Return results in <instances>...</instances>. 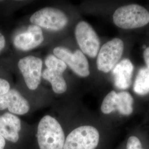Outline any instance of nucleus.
Returning <instances> with one entry per match:
<instances>
[{"label": "nucleus", "instance_id": "obj_1", "mask_svg": "<svg viewBox=\"0 0 149 149\" xmlns=\"http://www.w3.org/2000/svg\"><path fill=\"white\" fill-rule=\"evenodd\" d=\"M40 149H63L65 141L64 130L59 122L47 115L38 124L37 133Z\"/></svg>", "mask_w": 149, "mask_h": 149}, {"label": "nucleus", "instance_id": "obj_4", "mask_svg": "<svg viewBox=\"0 0 149 149\" xmlns=\"http://www.w3.org/2000/svg\"><path fill=\"white\" fill-rule=\"evenodd\" d=\"M33 25L53 31H58L65 27L68 18L63 11L53 7H45L36 12L30 18Z\"/></svg>", "mask_w": 149, "mask_h": 149}, {"label": "nucleus", "instance_id": "obj_17", "mask_svg": "<svg viewBox=\"0 0 149 149\" xmlns=\"http://www.w3.org/2000/svg\"><path fill=\"white\" fill-rule=\"evenodd\" d=\"M45 64L47 69L55 70L64 73L67 69V65L63 60L54 55H49L45 60Z\"/></svg>", "mask_w": 149, "mask_h": 149}, {"label": "nucleus", "instance_id": "obj_14", "mask_svg": "<svg viewBox=\"0 0 149 149\" xmlns=\"http://www.w3.org/2000/svg\"><path fill=\"white\" fill-rule=\"evenodd\" d=\"M134 92L139 95H145L149 93V70L143 68L139 70L134 85Z\"/></svg>", "mask_w": 149, "mask_h": 149}, {"label": "nucleus", "instance_id": "obj_15", "mask_svg": "<svg viewBox=\"0 0 149 149\" xmlns=\"http://www.w3.org/2000/svg\"><path fill=\"white\" fill-rule=\"evenodd\" d=\"M133 98L127 92H120L117 93L116 98V110L120 114L129 116L133 111Z\"/></svg>", "mask_w": 149, "mask_h": 149}, {"label": "nucleus", "instance_id": "obj_3", "mask_svg": "<svg viewBox=\"0 0 149 149\" xmlns=\"http://www.w3.org/2000/svg\"><path fill=\"white\" fill-rule=\"evenodd\" d=\"M98 130L91 125L75 128L65 138L63 149H96L100 141Z\"/></svg>", "mask_w": 149, "mask_h": 149}, {"label": "nucleus", "instance_id": "obj_13", "mask_svg": "<svg viewBox=\"0 0 149 149\" xmlns=\"http://www.w3.org/2000/svg\"><path fill=\"white\" fill-rule=\"evenodd\" d=\"M63 74L57 70L46 69L42 75L43 79L51 84L53 90L57 94H62L67 90V84Z\"/></svg>", "mask_w": 149, "mask_h": 149}, {"label": "nucleus", "instance_id": "obj_19", "mask_svg": "<svg viewBox=\"0 0 149 149\" xmlns=\"http://www.w3.org/2000/svg\"><path fill=\"white\" fill-rule=\"evenodd\" d=\"M10 90V85L7 81L0 78V97L4 95Z\"/></svg>", "mask_w": 149, "mask_h": 149}, {"label": "nucleus", "instance_id": "obj_12", "mask_svg": "<svg viewBox=\"0 0 149 149\" xmlns=\"http://www.w3.org/2000/svg\"><path fill=\"white\" fill-rule=\"evenodd\" d=\"M133 64L128 59H123L113 69L114 84L118 88L125 90L131 85L133 72Z\"/></svg>", "mask_w": 149, "mask_h": 149}, {"label": "nucleus", "instance_id": "obj_7", "mask_svg": "<svg viewBox=\"0 0 149 149\" xmlns=\"http://www.w3.org/2000/svg\"><path fill=\"white\" fill-rule=\"evenodd\" d=\"M54 55L63 60L76 74L85 77L90 74L89 64L85 55L80 50L72 53L69 49L64 47H56L53 50Z\"/></svg>", "mask_w": 149, "mask_h": 149}, {"label": "nucleus", "instance_id": "obj_22", "mask_svg": "<svg viewBox=\"0 0 149 149\" xmlns=\"http://www.w3.org/2000/svg\"><path fill=\"white\" fill-rule=\"evenodd\" d=\"M6 144V141L0 135V149H5Z\"/></svg>", "mask_w": 149, "mask_h": 149}, {"label": "nucleus", "instance_id": "obj_21", "mask_svg": "<svg viewBox=\"0 0 149 149\" xmlns=\"http://www.w3.org/2000/svg\"><path fill=\"white\" fill-rule=\"evenodd\" d=\"M6 45V40L3 35L0 32V53L5 48Z\"/></svg>", "mask_w": 149, "mask_h": 149}, {"label": "nucleus", "instance_id": "obj_6", "mask_svg": "<svg viewBox=\"0 0 149 149\" xmlns=\"http://www.w3.org/2000/svg\"><path fill=\"white\" fill-rule=\"evenodd\" d=\"M74 34L82 52L91 58H95L100 49V40L90 24L86 22H80L76 26Z\"/></svg>", "mask_w": 149, "mask_h": 149}, {"label": "nucleus", "instance_id": "obj_20", "mask_svg": "<svg viewBox=\"0 0 149 149\" xmlns=\"http://www.w3.org/2000/svg\"><path fill=\"white\" fill-rule=\"evenodd\" d=\"M144 58L148 68L149 70V47L146 48L144 52Z\"/></svg>", "mask_w": 149, "mask_h": 149}, {"label": "nucleus", "instance_id": "obj_8", "mask_svg": "<svg viewBox=\"0 0 149 149\" xmlns=\"http://www.w3.org/2000/svg\"><path fill=\"white\" fill-rule=\"evenodd\" d=\"M18 66L28 88L35 90L39 85L42 77L43 62L41 59L32 55L20 59Z\"/></svg>", "mask_w": 149, "mask_h": 149}, {"label": "nucleus", "instance_id": "obj_18", "mask_svg": "<svg viewBox=\"0 0 149 149\" xmlns=\"http://www.w3.org/2000/svg\"><path fill=\"white\" fill-rule=\"evenodd\" d=\"M127 149H144L139 139L135 136H131L128 139Z\"/></svg>", "mask_w": 149, "mask_h": 149}, {"label": "nucleus", "instance_id": "obj_5", "mask_svg": "<svg viewBox=\"0 0 149 149\" xmlns=\"http://www.w3.org/2000/svg\"><path fill=\"white\" fill-rule=\"evenodd\" d=\"M124 43L120 39L114 38L105 43L101 48L97 60V68L107 73L115 67L122 57Z\"/></svg>", "mask_w": 149, "mask_h": 149}, {"label": "nucleus", "instance_id": "obj_2", "mask_svg": "<svg viewBox=\"0 0 149 149\" xmlns=\"http://www.w3.org/2000/svg\"><path fill=\"white\" fill-rule=\"evenodd\" d=\"M114 24L123 29L144 27L149 23V12L141 6L132 4L118 8L113 16Z\"/></svg>", "mask_w": 149, "mask_h": 149}, {"label": "nucleus", "instance_id": "obj_9", "mask_svg": "<svg viewBox=\"0 0 149 149\" xmlns=\"http://www.w3.org/2000/svg\"><path fill=\"white\" fill-rule=\"evenodd\" d=\"M8 109L15 115L22 116L30 109L29 103L21 94L15 89H10L0 97V111Z\"/></svg>", "mask_w": 149, "mask_h": 149}, {"label": "nucleus", "instance_id": "obj_10", "mask_svg": "<svg viewBox=\"0 0 149 149\" xmlns=\"http://www.w3.org/2000/svg\"><path fill=\"white\" fill-rule=\"evenodd\" d=\"M21 128V119L16 115L7 112L0 116V135L6 141L17 143Z\"/></svg>", "mask_w": 149, "mask_h": 149}, {"label": "nucleus", "instance_id": "obj_16", "mask_svg": "<svg viewBox=\"0 0 149 149\" xmlns=\"http://www.w3.org/2000/svg\"><path fill=\"white\" fill-rule=\"evenodd\" d=\"M117 93L112 91L109 92L105 98L102 103L101 111L105 114H108L112 112L116 111V98Z\"/></svg>", "mask_w": 149, "mask_h": 149}, {"label": "nucleus", "instance_id": "obj_11", "mask_svg": "<svg viewBox=\"0 0 149 149\" xmlns=\"http://www.w3.org/2000/svg\"><path fill=\"white\" fill-rule=\"evenodd\" d=\"M44 41L43 31L41 28L31 25L27 32L17 35L13 40L14 46L22 51H29L38 47Z\"/></svg>", "mask_w": 149, "mask_h": 149}]
</instances>
